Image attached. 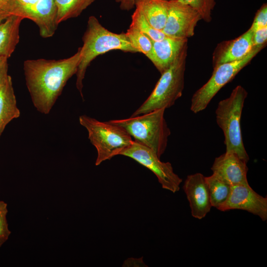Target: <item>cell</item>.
<instances>
[{"label":"cell","instance_id":"obj_25","mask_svg":"<svg viewBox=\"0 0 267 267\" xmlns=\"http://www.w3.org/2000/svg\"><path fill=\"white\" fill-rule=\"evenodd\" d=\"M266 26H267V4L265 3L257 10L251 27L254 31Z\"/></svg>","mask_w":267,"mask_h":267},{"label":"cell","instance_id":"obj_14","mask_svg":"<svg viewBox=\"0 0 267 267\" xmlns=\"http://www.w3.org/2000/svg\"><path fill=\"white\" fill-rule=\"evenodd\" d=\"M253 30L250 28L238 37L219 43L213 54V67L227 62L240 60L254 48L252 43Z\"/></svg>","mask_w":267,"mask_h":267},{"label":"cell","instance_id":"obj_23","mask_svg":"<svg viewBox=\"0 0 267 267\" xmlns=\"http://www.w3.org/2000/svg\"><path fill=\"white\" fill-rule=\"evenodd\" d=\"M181 2L187 4L200 14L201 19L206 22L212 20V11L214 9L217 0H178Z\"/></svg>","mask_w":267,"mask_h":267},{"label":"cell","instance_id":"obj_19","mask_svg":"<svg viewBox=\"0 0 267 267\" xmlns=\"http://www.w3.org/2000/svg\"><path fill=\"white\" fill-rule=\"evenodd\" d=\"M95 0H54L57 7V22L76 18Z\"/></svg>","mask_w":267,"mask_h":267},{"label":"cell","instance_id":"obj_29","mask_svg":"<svg viewBox=\"0 0 267 267\" xmlns=\"http://www.w3.org/2000/svg\"><path fill=\"white\" fill-rule=\"evenodd\" d=\"M115 1L119 3L120 8L122 10L129 11L135 6V0H115Z\"/></svg>","mask_w":267,"mask_h":267},{"label":"cell","instance_id":"obj_30","mask_svg":"<svg viewBox=\"0 0 267 267\" xmlns=\"http://www.w3.org/2000/svg\"><path fill=\"white\" fill-rule=\"evenodd\" d=\"M9 15H10L8 14L5 12L0 10V23H1Z\"/></svg>","mask_w":267,"mask_h":267},{"label":"cell","instance_id":"obj_8","mask_svg":"<svg viewBox=\"0 0 267 267\" xmlns=\"http://www.w3.org/2000/svg\"><path fill=\"white\" fill-rule=\"evenodd\" d=\"M120 155L134 159L152 171L163 188L173 193L179 191L182 179L174 172L170 162L161 161L160 158L150 148L133 140L130 146Z\"/></svg>","mask_w":267,"mask_h":267},{"label":"cell","instance_id":"obj_17","mask_svg":"<svg viewBox=\"0 0 267 267\" xmlns=\"http://www.w3.org/2000/svg\"><path fill=\"white\" fill-rule=\"evenodd\" d=\"M20 115L12 79L9 76L0 88V137L7 124Z\"/></svg>","mask_w":267,"mask_h":267},{"label":"cell","instance_id":"obj_18","mask_svg":"<svg viewBox=\"0 0 267 267\" xmlns=\"http://www.w3.org/2000/svg\"><path fill=\"white\" fill-rule=\"evenodd\" d=\"M168 1L166 0H135V9L145 16L156 29L162 31L167 17Z\"/></svg>","mask_w":267,"mask_h":267},{"label":"cell","instance_id":"obj_21","mask_svg":"<svg viewBox=\"0 0 267 267\" xmlns=\"http://www.w3.org/2000/svg\"><path fill=\"white\" fill-rule=\"evenodd\" d=\"M130 26L138 30L153 41L161 40L169 37L154 28L143 14L136 9L132 15Z\"/></svg>","mask_w":267,"mask_h":267},{"label":"cell","instance_id":"obj_2","mask_svg":"<svg viewBox=\"0 0 267 267\" xmlns=\"http://www.w3.org/2000/svg\"><path fill=\"white\" fill-rule=\"evenodd\" d=\"M81 58L76 75V86L82 98L83 80L87 68L97 56L113 50L137 52L132 46L125 33H113L104 27L94 16L89 17L83 37Z\"/></svg>","mask_w":267,"mask_h":267},{"label":"cell","instance_id":"obj_4","mask_svg":"<svg viewBox=\"0 0 267 267\" xmlns=\"http://www.w3.org/2000/svg\"><path fill=\"white\" fill-rule=\"evenodd\" d=\"M247 95L243 87L237 86L228 97L219 102L216 110V122L224 136L225 151L235 153L247 163L249 157L244 146L240 121Z\"/></svg>","mask_w":267,"mask_h":267},{"label":"cell","instance_id":"obj_9","mask_svg":"<svg viewBox=\"0 0 267 267\" xmlns=\"http://www.w3.org/2000/svg\"><path fill=\"white\" fill-rule=\"evenodd\" d=\"M199 13L190 6L178 0L168 1L166 22L162 32L169 37L188 39L194 35Z\"/></svg>","mask_w":267,"mask_h":267},{"label":"cell","instance_id":"obj_20","mask_svg":"<svg viewBox=\"0 0 267 267\" xmlns=\"http://www.w3.org/2000/svg\"><path fill=\"white\" fill-rule=\"evenodd\" d=\"M212 207L217 209L227 200L231 185L214 174L205 177Z\"/></svg>","mask_w":267,"mask_h":267},{"label":"cell","instance_id":"obj_10","mask_svg":"<svg viewBox=\"0 0 267 267\" xmlns=\"http://www.w3.org/2000/svg\"><path fill=\"white\" fill-rule=\"evenodd\" d=\"M22 17L34 22L42 38L52 37L57 29V7L54 0H16Z\"/></svg>","mask_w":267,"mask_h":267},{"label":"cell","instance_id":"obj_6","mask_svg":"<svg viewBox=\"0 0 267 267\" xmlns=\"http://www.w3.org/2000/svg\"><path fill=\"white\" fill-rule=\"evenodd\" d=\"M79 120L87 130L89 139L96 149V166L120 155L133 141L123 128L109 121L101 122L86 115L80 116Z\"/></svg>","mask_w":267,"mask_h":267},{"label":"cell","instance_id":"obj_12","mask_svg":"<svg viewBox=\"0 0 267 267\" xmlns=\"http://www.w3.org/2000/svg\"><path fill=\"white\" fill-rule=\"evenodd\" d=\"M183 189L192 217L199 220L204 218L212 207L205 177L201 173L187 176Z\"/></svg>","mask_w":267,"mask_h":267},{"label":"cell","instance_id":"obj_11","mask_svg":"<svg viewBox=\"0 0 267 267\" xmlns=\"http://www.w3.org/2000/svg\"><path fill=\"white\" fill-rule=\"evenodd\" d=\"M221 211L232 209L242 210L267 220V198L255 192L249 184H238L231 186L229 195L225 202L218 209Z\"/></svg>","mask_w":267,"mask_h":267},{"label":"cell","instance_id":"obj_7","mask_svg":"<svg viewBox=\"0 0 267 267\" xmlns=\"http://www.w3.org/2000/svg\"><path fill=\"white\" fill-rule=\"evenodd\" d=\"M265 46H255L246 56L240 60L225 63L213 67V72L209 80L192 95L191 111L197 113L204 110L218 92L231 82Z\"/></svg>","mask_w":267,"mask_h":267},{"label":"cell","instance_id":"obj_16","mask_svg":"<svg viewBox=\"0 0 267 267\" xmlns=\"http://www.w3.org/2000/svg\"><path fill=\"white\" fill-rule=\"evenodd\" d=\"M24 18L10 15L0 23V56L8 58L19 41V27Z\"/></svg>","mask_w":267,"mask_h":267},{"label":"cell","instance_id":"obj_22","mask_svg":"<svg viewBox=\"0 0 267 267\" xmlns=\"http://www.w3.org/2000/svg\"><path fill=\"white\" fill-rule=\"evenodd\" d=\"M125 35L132 46L137 51L146 56L152 48V42L150 38L138 30L130 26Z\"/></svg>","mask_w":267,"mask_h":267},{"label":"cell","instance_id":"obj_13","mask_svg":"<svg viewBox=\"0 0 267 267\" xmlns=\"http://www.w3.org/2000/svg\"><path fill=\"white\" fill-rule=\"evenodd\" d=\"M213 174L231 185L249 184L247 163L233 152H227L216 157L211 167Z\"/></svg>","mask_w":267,"mask_h":267},{"label":"cell","instance_id":"obj_24","mask_svg":"<svg viewBox=\"0 0 267 267\" xmlns=\"http://www.w3.org/2000/svg\"><path fill=\"white\" fill-rule=\"evenodd\" d=\"M7 203L0 200V248L7 241L11 234L7 221Z\"/></svg>","mask_w":267,"mask_h":267},{"label":"cell","instance_id":"obj_15","mask_svg":"<svg viewBox=\"0 0 267 267\" xmlns=\"http://www.w3.org/2000/svg\"><path fill=\"white\" fill-rule=\"evenodd\" d=\"M151 42L152 48L146 57L161 74L173 64L187 46V39L183 38L167 37L159 41L151 40Z\"/></svg>","mask_w":267,"mask_h":267},{"label":"cell","instance_id":"obj_5","mask_svg":"<svg viewBox=\"0 0 267 267\" xmlns=\"http://www.w3.org/2000/svg\"><path fill=\"white\" fill-rule=\"evenodd\" d=\"M187 46L161 76L152 91L131 117L160 109L170 108L182 94Z\"/></svg>","mask_w":267,"mask_h":267},{"label":"cell","instance_id":"obj_27","mask_svg":"<svg viewBox=\"0 0 267 267\" xmlns=\"http://www.w3.org/2000/svg\"><path fill=\"white\" fill-rule=\"evenodd\" d=\"M0 10L10 15L21 16L16 0H0Z\"/></svg>","mask_w":267,"mask_h":267},{"label":"cell","instance_id":"obj_28","mask_svg":"<svg viewBox=\"0 0 267 267\" xmlns=\"http://www.w3.org/2000/svg\"><path fill=\"white\" fill-rule=\"evenodd\" d=\"M7 58L0 56V88L6 83L9 75H8Z\"/></svg>","mask_w":267,"mask_h":267},{"label":"cell","instance_id":"obj_3","mask_svg":"<svg viewBox=\"0 0 267 267\" xmlns=\"http://www.w3.org/2000/svg\"><path fill=\"white\" fill-rule=\"evenodd\" d=\"M165 110L160 109L127 119L109 121L123 128L134 140L150 148L160 158L166 149L171 134L164 118Z\"/></svg>","mask_w":267,"mask_h":267},{"label":"cell","instance_id":"obj_26","mask_svg":"<svg viewBox=\"0 0 267 267\" xmlns=\"http://www.w3.org/2000/svg\"><path fill=\"white\" fill-rule=\"evenodd\" d=\"M267 26L258 28L253 31L252 43L254 46L266 45Z\"/></svg>","mask_w":267,"mask_h":267},{"label":"cell","instance_id":"obj_1","mask_svg":"<svg viewBox=\"0 0 267 267\" xmlns=\"http://www.w3.org/2000/svg\"><path fill=\"white\" fill-rule=\"evenodd\" d=\"M81 48L73 55L63 59H29L23 68L26 86L34 107L48 114L68 80L77 71Z\"/></svg>","mask_w":267,"mask_h":267}]
</instances>
